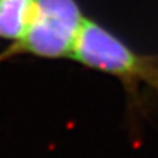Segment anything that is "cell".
Instances as JSON below:
<instances>
[{
    "instance_id": "1",
    "label": "cell",
    "mask_w": 158,
    "mask_h": 158,
    "mask_svg": "<svg viewBox=\"0 0 158 158\" xmlns=\"http://www.w3.org/2000/svg\"><path fill=\"white\" fill-rule=\"evenodd\" d=\"M70 58L88 69L117 78L131 96H135L142 85L158 92L157 54L137 53L95 20L85 19Z\"/></svg>"
},
{
    "instance_id": "2",
    "label": "cell",
    "mask_w": 158,
    "mask_h": 158,
    "mask_svg": "<svg viewBox=\"0 0 158 158\" xmlns=\"http://www.w3.org/2000/svg\"><path fill=\"white\" fill-rule=\"evenodd\" d=\"M85 19L77 0H34V15L28 29L0 53V62L16 56L70 57Z\"/></svg>"
},
{
    "instance_id": "3",
    "label": "cell",
    "mask_w": 158,
    "mask_h": 158,
    "mask_svg": "<svg viewBox=\"0 0 158 158\" xmlns=\"http://www.w3.org/2000/svg\"><path fill=\"white\" fill-rule=\"evenodd\" d=\"M34 15V0H0V40L17 41Z\"/></svg>"
},
{
    "instance_id": "4",
    "label": "cell",
    "mask_w": 158,
    "mask_h": 158,
    "mask_svg": "<svg viewBox=\"0 0 158 158\" xmlns=\"http://www.w3.org/2000/svg\"><path fill=\"white\" fill-rule=\"evenodd\" d=\"M157 59H158V54H157Z\"/></svg>"
}]
</instances>
